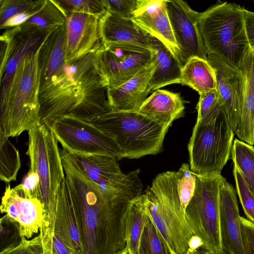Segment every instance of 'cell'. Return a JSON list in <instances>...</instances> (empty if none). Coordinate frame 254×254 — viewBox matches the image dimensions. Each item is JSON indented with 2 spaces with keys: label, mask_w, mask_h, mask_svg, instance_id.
Returning <instances> with one entry per match:
<instances>
[{
  "label": "cell",
  "mask_w": 254,
  "mask_h": 254,
  "mask_svg": "<svg viewBox=\"0 0 254 254\" xmlns=\"http://www.w3.org/2000/svg\"><path fill=\"white\" fill-rule=\"evenodd\" d=\"M64 35V28L54 31L39 54L40 124L49 128L64 115L90 121L111 110L95 64L97 51L67 61Z\"/></svg>",
  "instance_id": "1"
},
{
  "label": "cell",
  "mask_w": 254,
  "mask_h": 254,
  "mask_svg": "<svg viewBox=\"0 0 254 254\" xmlns=\"http://www.w3.org/2000/svg\"><path fill=\"white\" fill-rule=\"evenodd\" d=\"M60 152L65 179L81 212L85 254H114L123 250L121 220L130 200L107 195L84 175L71 154L64 148Z\"/></svg>",
  "instance_id": "2"
},
{
  "label": "cell",
  "mask_w": 254,
  "mask_h": 254,
  "mask_svg": "<svg viewBox=\"0 0 254 254\" xmlns=\"http://www.w3.org/2000/svg\"><path fill=\"white\" fill-rule=\"evenodd\" d=\"M144 193L149 216L170 253L186 254L194 234L186 216L179 171L159 174Z\"/></svg>",
  "instance_id": "3"
},
{
  "label": "cell",
  "mask_w": 254,
  "mask_h": 254,
  "mask_svg": "<svg viewBox=\"0 0 254 254\" xmlns=\"http://www.w3.org/2000/svg\"><path fill=\"white\" fill-rule=\"evenodd\" d=\"M41 45L36 53L20 61L7 94L1 98L0 130L8 137L17 136L40 123L39 54Z\"/></svg>",
  "instance_id": "4"
},
{
  "label": "cell",
  "mask_w": 254,
  "mask_h": 254,
  "mask_svg": "<svg viewBox=\"0 0 254 254\" xmlns=\"http://www.w3.org/2000/svg\"><path fill=\"white\" fill-rule=\"evenodd\" d=\"M239 4L218 1L198 13V25L207 54L238 69L250 46Z\"/></svg>",
  "instance_id": "5"
},
{
  "label": "cell",
  "mask_w": 254,
  "mask_h": 254,
  "mask_svg": "<svg viewBox=\"0 0 254 254\" xmlns=\"http://www.w3.org/2000/svg\"><path fill=\"white\" fill-rule=\"evenodd\" d=\"M90 122L113 137L128 159L159 153L169 128L137 111L111 109Z\"/></svg>",
  "instance_id": "6"
},
{
  "label": "cell",
  "mask_w": 254,
  "mask_h": 254,
  "mask_svg": "<svg viewBox=\"0 0 254 254\" xmlns=\"http://www.w3.org/2000/svg\"><path fill=\"white\" fill-rule=\"evenodd\" d=\"M235 134L221 109L211 123H195L188 147L190 170L198 175L221 174L231 159Z\"/></svg>",
  "instance_id": "7"
},
{
  "label": "cell",
  "mask_w": 254,
  "mask_h": 254,
  "mask_svg": "<svg viewBox=\"0 0 254 254\" xmlns=\"http://www.w3.org/2000/svg\"><path fill=\"white\" fill-rule=\"evenodd\" d=\"M221 174H196L193 194L185 210L194 235L200 238L203 249L220 254L219 184Z\"/></svg>",
  "instance_id": "8"
},
{
  "label": "cell",
  "mask_w": 254,
  "mask_h": 254,
  "mask_svg": "<svg viewBox=\"0 0 254 254\" xmlns=\"http://www.w3.org/2000/svg\"><path fill=\"white\" fill-rule=\"evenodd\" d=\"M28 139L29 169L39 176L40 199L47 210L56 204L65 177L60 149L51 128L40 123L28 131Z\"/></svg>",
  "instance_id": "9"
},
{
  "label": "cell",
  "mask_w": 254,
  "mask_h": 254,
  "mask_svg": "<svg viewBox=\"0 0 254 254\" xmlns=\"http://www.w3.org/2000/svg\"><path fill=\"white\" fill-rule=\"evenodd\" d=\"M50 128L63 148L71 154L108 155L119 161L124 158L115 140L90 121L64 115Z\"/></svg>",
  "instance_id": "10"
},
{
  "label": "cell",
  "mask_w": 254,
  "mask_h": 254,
  "mask_svg": "<svg viewBox=\"0 0 254 254\" xmlns=\"http://www.w3.org/2000/svg\"><path fill=\"white\" fill-rule=\"evenodd\" d=\"M71 155L84 175L108 196L131 200L141 194L139 169L125 174L119 166V160L112 156Z\"/></svg>",
  "instance_id": "11"
},
{
  "label": "cell",
  "mask_w": 254,
  "mask_h": 254,
  "mask_svg": "<svg viewBox=\"0 0 254 254\" xmlns=\"http://www.w3.org/2000/svg\"><path fill=\"white\" fill-rule=\"evenodd\" d=\"M152 61L151 50L126 44H101L95 56L97 69L107 88L123 84Z\"/></svg>",
  "instance_id": "12"
},
{
  "label": "cell",
  "mask_w": 254,
  "mask_h": 254,
  "mask_svg": "<svg viewBox=\"0 0 254 254\" xmlns=\"http://www.w3.org/2000/svg\"><path fill=\"white\" fill-rule=\"evenodd\" d=\"M166 6L182 66L193 57L207 61V54L198 25V12L182 0H167Z\"/></svg>",
  "instance_id": "13"
},
{
  "label": "cell",
  "mask_w": 254,
  "mask_h": 254,
  "mask_svg": "<svg viewBox=\"0 0 254 254\" xmlns=\"http://www.w3.org/2000/svg\"><path fill=\"white\" fill-rule=\"evenodd\" d=\"M52 31L24 30L18 26L7 29L2 33L0 38L1 98L7 94L20 61L36 53L47 35Z\"/></svg>",
  "instance_id": "14"
},
{
  "label": "cell",
  "mask_w": 254,
  "mask_h": 254,
  "mask_svg": "<svg viewBox=\"0 0 254 254\" xmlns=\"http://www.w3.org/2000/svg\"><path fill=\"white\" fill-rule=\"evenodd\" d=\"M0 210L16 225L20 237L28 239L40 231L47 218L42 202L29 196L21 184L12 188L9 184L6 186Z\"/></svg>",
  "instance_id": "15"
},
{
  "label": "cell",
  "mask_w": 254,
  "mask_h": 254,
  "mask_svg": "<svg viewBox=\"0 0 254 254\" xmlns=\"http://www.w3.org/2000/svg\"><path fill=\"white\" fill-rule=\"evenodd\" d=\"M207 61L216 76V91L221 109L235 131L241 115L243 77L240 70L213 54H207Z\"/></svg>",
  "instance_id": "16"
},
{
  "label": "cell",
  "mask_w": 254,
  "mask_h": 254,
  "mask_svg": "<svg viewBox=\"0 0 254 254\" xmlns=\"http://www.w3.org/2000/svg\"><path fill=\"white\" fill-rule=\"evenodd\" d=\"M99 18L72 13L66 16L64 49L65 60L72 61L97 51L101 46Z\"/></svg>",
  "instance_id": "17"
},
{
  "label": "cell",
  "mask_w": 254,
  "mask_h": 254,
  "mask_svg": "<svg viewBox=\"0 0 254 254\" xmlns=\"http://www.w3.org/2000/svg\"><path fill=\"white\" fill-rule=\"evenodd\" d=\"M220 233L222 250L228 254H245L236 191L223 177L219 184Z\"/></svg>",
  "instance_id": "18"
},
{
  "label": "cell",
  "mask_w": 254,
  "mask_h": 254,
  "mask_svg": "<svg viewBox=\"0 0 254 254\" xmlns=\"http://www.w3.org/2000/svg\"><path fill=\"white\" fill-rule=\"evenodd\" d=\"M99 31L101 44L104 46L126 44L151 50L153 36L132 18L108 11L99 19Z\"/></svg>",
  "instance_id": "19"
},
{
  "label": "cell",
  "mask_w": 254,
  "mask_h": 254,
  "mask_svg": "<svg viewBox=\"0 0 254 254\" xmlns=\"http://www.w3.org/2000/svg\"><path fill=\"white\" fill-rule=\"evenodd\" d=\"M166 3V0H146L134 13L132 19L152 36L162 42L179 59V50L172 30Z\"/></svg>",
  "instance_id": "20"
},
{
  "label": "cell",
  "mask_w": 254,
  "mask_h": 254,
  "mask_svg": "<svg viewBox=\"0 0 254 254\" xmlns=\"http://www.w3.org/2000/svg\"><path fill=\"white\" fill-rule=\"evenodd\" d=\"M152 62L121 86L107 88V95L111 109L137 111L146 99L150 89V80L155 68Z\"/></svg>",
  "instance_id": "21"
},
{
  "label": "cell",
  "mask_w": 254,
  "mask_h": 254,
  "mask_svg": "<svg viewBox=\"0 0 254 254\" xmlns=\"http://www.w3.org/2000/svg\"><path fill=\"white\" fill-rule=\"evenodd\" d=\"M239 69L243 77L242 107L235 131L239 139L254 145V47L249 48Z\"/></svg>",
  "instance_id": "22"
},
{
  "label": "cell",
  "mask_w": 254,
  "mask_h": 254,
  "mask_svg": "<svg viewBox=\"0 0 254 254\" xmlns=\"http://www.w3.org/2000/svg\"><path fill=\"white\" fill-rule=\"evenodd\" d=\"M53 210L67 233L76 254H85L80 210L65 177L61 185Z\"/></svg>",
  "instance_id": "23"
},
{
  "label": "cell",
  "mask_w": 254,
  "mask_h": 254,
  "mask_svg": "<svg viewBox=\"0 0 254 254\" xmlns=\"http://www.w3.org/2000/svg\"><path fill=\"white\" fill-rule=\"evenodd\" d=\"M185 108L179 93L158 89L146 98L137 111L170 127L175 120L183 116Z\"/></svg>",
  "instance_id": "24"
},
{
  "label": "cell",
  "mask_w": 254,
  "mask_h": 254,
  "mask_svg": "<svg viewBox=\"0 0 254 254\" xmlns=\"http://www.w3.org/2000/svg\"><path fill=\"white\" fill-rule=\"evenodd\" d=\"M151 44L156 66L150 80V90H156L172 84H179L183 66L178 58L154 37Z\"/></svg>",
  "instance_id": "25"
},
{
  "label": "cell",
  "mask_w": 254,
  "mask_h": 254,
  "mask_svg": "<svg viewBox=\"0 0 254 254\" xmlns=\"http://www.w3.org/2000/svg\"><path fill=\"white\" fill-rule=\"evenodd\" d=\"M149 215L145 193L130 200L121 220L123 236L129 254H138L141 238Z\"/></svg>",
  "instance_id": "26"
},
{
  "label": "cell",
  "mask_w": 254,
  "mask_h": 254,
  "mask_svg": "<svg viewBox=\"0 0 254 254\" xmlns=\"http://www.w3.org/2000/svg\"><path fill=\"white\" fill-rule=\"evenodd\" d=\"M179 84L190 87L199 95L217 87L213 68L207 61L197 57L190 59L183 66Z\"/></svg>",
  "instance_id": "27"
},
{
  "label": "cell",
  "mask_w": 254,
  "mask_h": 254,
  "mask_svg": "<svg viewBox=\"0 0 254 254\" xmlns=\"http://www.w3.org/2000/svg\"><path fill=\"white\" fill-rule=\"evenodd\" d=\"M43 254H76L70 239L53 210L47 212L40 230Z\"/></svg>",
  "instance_id": "28"
},
{
  "label": "cell",
  "mask_w": 254,
  "mask_h": 254,
  "mask_svg": "<svg viewBox=\"0 0 254 254\" xmlns=\"http://www.w3.org/2000/svg\"><path fill=\"white\" fill-rule=\"evenodd\" d=\"M65 18L53 0H44L41 9L20 27L24 30L49 31L64 25Z\"/></svg>",
  "instance_id": "29"
},
{
  "label": "cell",
  "mask_w": 254,
  "mask_h": 254,
  "mask_svg": "<svg viewBox=\"0 0 254 254\" xmlns=\"http://www.w3.org/2000/svg\"><path fill=\"white\" fill-rule=\"evenodd\" d=\"M231 159L254 195V146L235 138Z\"/></svg>",
  "instance_id": "30"
},
{
  "label": "cell",
  "mask_w": 254,
  "mask_h": 254,
  "mask_svg": "<svg viewBox=\"0 0 254 254\" xmlns=\"http://www.w3.org/2000/svg\"><path fill=\"white\" fill-rule=\"evenodd\" d=\"M0 179L6 183L16 180L21 167L18 150L0 130Z\"/></svg>",
  "instance_id": "31"
},
{
  "label": "cell",
  "mask_w": 254,
  "mask_h": 254,
  "mask_svg": "<svg viewBox=\"0 0 254 254\" xmlns=\"http://www.w3.org/2000/svg\"><path fill=\"white\" fill-rule=\"evenodd\" d=\"M66 16L72 13H82L101 18L108 11L106 0H53Z\"/></svg>",
  "instance_id": "32"
},
{
  "label": "cell",
  "mask_w": 254,
  "mask_h": 254,
  "mask_svg": "<svg viewBox=\"0 0 254 254\" xmlns=\"http://www.w3.org/2000/svg\"><path fill=\"white\" fill-rule=\"evenodd\" d=\"M196 109V124L205 125L212 122L221 111L216 89L200 94Z\"/></svg>",
  "instance_id": "33"
},
{
  "label": "cell",
  "mask_w": 254,
  "mask_h": 254,
  "mask_svg": "<svg viewBox=\"0 0 254 254\" xmlns=\"http://www.w3.org/2000/svg\"><path fill=\"white\" fill-rule=\"evenodd\" d=\"M140 246L147 254H171L149 216L142 234Z\"/></svg>",
  "instance_id": "34"
},
{
  "label": "cell",
  "mask_w": 254,
  "mask_h": 254,
  "mask_svg": "<svg viewBox=\"0 0 254 254\" xmlns=\"http://www.w3.org/2000/svg\"><path fill=\"white\" fill-rule=\"evenodd\" d=\"M233 172L237 192L245 214L249 220L254 222V195L239 171L234 166Z\"/></svg>",
  "instance_id": "35"
},
{
  "label": "cell",
  "mask_w": 254,
  "mask_h": 254,
  "mask_svg": "<svg viewBox=\"0 0 254 254\" xmlns=\"http://www.w3.org/2000/svg\"><path fill=\"white\" fill-rule=\"evenodd\" d=\"M42 1V0H0V25L17 14L34 8Z\"/></svg>",
  "instance_id": "36"
},
{
  "label": "cell",
  "mask_w": 254,
  "mask_h": 254,
  "mask_svg": "<svg viewBox=\"0 0 254 254\" xmlns=\"http://www.w3.org/2000/svg\"><path fill=\"white\" fill-rule=\"evenodd\" d=\"M0 254H43L41 237L39 234L30 239L22 237L17 245L2 250Z\"/></svg>",
  "instance_id": "37"
},
{
  "label": "cell",
  "mask_w": 254,
  "mask_h": 254,
  "mask_svg": "<svg viewBox=\"0 0 254 254\" xmlns=\"http://www.w3.org/2000/svg\"><path fill=\"white\" fill-rule=\"evenodd\" d=\"M146 0H106L108 11L114 12L127 18H132L134 13L145 3Z\"/></svg>",
  "instance_id": "38"
},
{
  "label": "cell",
  "mask_w": 254,
  "mask_h": 254,
  "mask_svg": "<svg viewBox=\"0 0 254 254\" xmlns=\"http://www.w3.org/2000/svg\"><path fill=\"white\" fill-rule=\"evenodd\" d=\"M17 237L21 238L17 227L4 215L0 219L1 246H4L2 250L17 245Z\"/></svg>",
  "instance_id": "39"
},
{
  "label": "cell",
  "mask_w": 254,
  "mask_h": 254,
  "mask_svg": "<svg viewBox=\"0 0 254 254\" xmlns=\"http://www.w3.org/2000/svg\"><path fill=\"white\" fill-rule=\"evenodd\" d=\"M240 224L245 254H254V222L241 216Z\"/></svg>",
  "instance_id": "40"
},
{
  "label": "cell",
  "mask_w": 254,
  "mask_h": 254,
  "mask_svg": "<svg viewBox=\"0 0 254 254\" xmlns=\"http://www.w3.org/2000/svg\"><path fill=\"white\" fill-rule=\"evenodd\" d=\"M39 184L40 179L38 174L29 169L21 185L29 196L40 199Z\"/></svg>",
  "instance_id": "41"
},
{
  "label": "cell",
  "mask_w": 254,
  "mask_h": 254,
  "mask_svg": "<svg viewBox=\"0 0 254 254\" xmlns=\"http://www.w3.org/2000/svg\"><path fill=\"white\" fill-rule=\"evenodd\" d=\"M44 0L37 7L27 11L17 14L9 18L2 24L0 25L2 29H9L20 26L24 24L28 20L37 13L41 8Z\"/></svg>",
  "instance_id": "42"
},
{
  "label": "cell",
  "mask_w": 254,
  "mask_h": 254,
  "mask_svg": "<svg viewBox=\"0 0 254 254\" xmlns=\"http://www.w3.org/2000/svg\"><path fill=\"white\" fill-rule=\"evenodd\" d=\"M245 32L250 47H254V11L243 8Z\"/></svg>",
  "instance_id": "43"
},
{
  "label": "cell",
  "mask_w": 254,
  "mask_h": 254,
  "mask_svg": "<svg viewBox=\"0 0 254 254\" xmlns=\"http://www.w3.org/2000/svg\"><path fill=\"white\" fill-rule=\"evenodd\" d=\"M202 241L198 236L193 235L189 242V248L186 254L192 253L200 248H203Z\"/></svg>",
  "instance_id": "44"
},
{
  "label": "cell",
  "mask_w": 254,
  "mask_h": 254,
  "mask_svg": "<svg viewBox=\"0 0 254 254\" xmlns=\"http://www.w3.org/2000/svg\"><path fill=\"white\" fill-rule=\"evenodd\" d=\"M228 254L225 252L223 251L220 254H216V253H212L211 252H209L208 251H207L202 248H200L198 249V250L190 253V254Z\"/></svg>",
  "instance_id": "45"
},
{
  "label": "cell",
  "mask_w": 254,
  "mask_h": 254,
  "mask_svg": "<svg viewBox=\"0 0 254 254\" xmlns=\"http://www.w3.org/2000/svg\"><path fill=\"white\" fill-rule=\"evenodd\" d=\"M114 254H129L128 249L125 247L122 250H120Z\"/></svg>",
  "instance_id": "46"
},
{
  "label": "cell",
  "mask_w": 254,
  "mask_h": 254,
  "mask_svg": "<svg viewBox=\"0 0 254 254\" xmlns=\"http://www.w3.org/2000/svg\"><path fill=\"white\" fill-rule=\"evenodd\" d=\"M138 254H147L144 250L140 246Z\"/></svg>",
  "instance_id": "47"
}]
</instances>
